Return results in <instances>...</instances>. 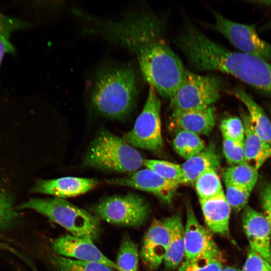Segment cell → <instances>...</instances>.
I'll use <instances>...</instances> for the list:
<instances>
[{
    "label": "cell",
    "mask_w": 271,
    "mask_h": 271,
    "mask_svg": "<svg viewBox=\"0 0 271 271\" xmlns=\"http://www.w3.org/2000/svg\"><path fill=\"white\" fill-rule=\"evenodd\" d=\"M81 14L84 32L101 36L129 50L151 86L162 96L172 97L185 69L166 40L163 24L157 16L143 11L109 20Z\"/></svg>",
    "instance_id": "6da1fadb"
},
{
    "label": "cell",
    "mask_w": 271,
    "mask_h": 271,
    "mask_svg": "<svg viewBox=\"0 0 271 271\" xmlns=\"http://www.w3.org/2000/svg\"><path fill=\"white\" fill-rule=\"evenodd\" d=\"M187 57L197 70L225 73L271 97V64L263 59L230 51L203 33L191 40Z\"/></svg>",
    "instance_id": "7a4b0ae2"
},
{
    "label": "cell",
    "mask_w": 271,
    "mask_h": 271,
    "mask_svg": "<svg viewBox=\"0 0 271 271\" xmlns=\"http://www.w3.org/2000/svg\"><path fill=\"white\" fill-rule=\"evenodd\" d=\"M137 95L136 75L130 66L105 63L96 71L90 97L98 114L122 119L132 109Z\"/></svg>",
    "instance_id": "3957f363"
},
{
    "label": "cell",
    "mask_w": 271,
    "mask_h": 271,
    "mask_svg": "<svg viewBox=\"0 0 271 271\" xmlns=\"http://www.w3.org/2000/svg\"><path fill=\"white\" fill-rule=\"evenodd\" d=\"M144 160L122 138L102 128L90 143L83 164L105 171L131 173L142 167Z\"/></svg>",
    "instance_id": "277c9868"
},
{
    "label": "cell",
    "mask_w": 271,
    "mask_h": 271,
    "mask_svg": "<svg viewBox=\"0 0 271 271\" xmlns=\"http://www.w3.org/2000/svg\"><path fill=\"white\" fill-rule=\"evenodd\" d=\"M21 207L42 214L73 235L92 240L98 236L97 217L63 198H31Z\"/></svg>",
    "instance_id": "5b68a950"
},
{
    "label": "cell",
    "mask_w": 271,
    "mask_h": 271,
    "mask_svg": "<svg viewBox=\"0 0 271 271\" xmlns=\"http://www.w3.org/2000/svg\"><path fill=\"white\" fill-rule=\"evenodd\" d=\"M221 81L215 75L184 71L182 80L170 98L173 110H189L212 106L220 97Z\"/></svg>",
    "instance_id": "8992f818"
},
{
    "label": "cell",
    "mask_w": 271,
    "mask_h": 271,
    "mask_svg": "<svg viewBox=\"0 0 271 271\" xmlns=\"http://www.w3.org/2000/svg\"><path fill=\"white\" fill-rule=\"evenodd\" d=\"M161 102L155 90L150 86L143 109L132 129L122 139L133 147L158 151L163 147L161 121Z\"/></svg>",
    "instance_id": "52a82bcc"
},
{
    "label": "cell",
    "mask_w": 271,
    "mask_h": 271,
    "mask_svg": "<svg viewBox=\"0 0 271 271\" xmlns=\"http://www.w3.org/2000/svg\"><path fill=\"white\" fill-rule=\"evenodd\" d=\"M93 210L97 218L121 226H139L146 221L150 208L147 202L134 194L103 198Z\"/></svg>",
    "instance_id": "ba28073f"
},
{
    "label": "cell",
    "mask_w": 271,
    "mask_h": 271,
    "mask_svg": "<svg viewBox=\"0 0 271 271\" xmlns=\"http://www.w3.org/2000/svg\"><path fill=\"white\" fill-rule=\"evenodd\" d=\"M215 22L212 28L226 37L241 53L271 61V44L257 35L254 25H245L230 21L213 12Z\"/></svg>",
    "instance_id": "9c48e42d"
},
{
    "label": "cell",
    "mask_w": 271,
    "mask_h": 271,
    "mask_svg": "<svg viewBox=\"0 0 271 271\" xmlns=\"http://www.w3.org/2000/svg\"><path fill=\"white\" fill-rule=\"evenodd\" d=\"M171 229V217L156 219L148 228L143 238L140 253L142 261L148 269L155 270L164 261Z\"/></svg>",
    "instance_id": "30bf717a"
},
{
    "label": "cell",
    "mask_w": 271,
    "mask_h": 271,
    "mask_svg": "<svg viewBox=\"0 0 271 271\" xmlns=\"http://www.w3.org/2000/svg\"><path fill=\"white\" fill-rule=\"evenodd\" d=\"M105 181L109 184L129 187L153 194L168 204L171 203L179 186L148 168L138 170L125 177Z\"/></svg>",
    "instance_id": "8fae6325"
},
{
    "label": "cell",
    "mask_w": 271,
    "mask_h": 271,
    "mask_svg": "<svg viewBox=\"0 0 271 271\" xmlns=\"http://www.w3.org/2000/svg\"><path fill=\"white\" fill-rule=\"evenodd\" d=\"M52 248L57 255L80 261L101 263L119 271L116 263L104 255L91 239L66 234L54 239Z\"/></svg>",
    "instance_id": "7c38bea8"
},
{
    "label": "cell",
    "mask_w": 271,
    "mask_h": 271,
    "mask_svg": "<svg viewBox=\"0 0 271 271\" xmlns=\"http://www.w3.org/2000/svg\"><path fill=\"white\" fill-rule=\"evenodd\" d=\"M185 226V257L191 259L201 255L220 252L211 234L198 221L192 206L186 205Z\"/></svg>",
    "instance_id": "4fadbf2b"
},
{
    "label": "cell",
    "mask_w": 271,
    "mask_h": 271,
    "mask_svg": "<svg viewBox=\"0 0 271 271\" xmlns=\"http://www.w3.org/2000/svg\"><path fill=\"white\" fill-rule=\"evenodd\" d=\"M242 225L250 250L271 263V229L263 214L245 207L242 215Z\"/></svg>",
    "instance_id": "5bb4252c"
},
{
    "label": "cell",
    "mask_w": 271,
    "mask_h": 271,
    "mask_svg": "<svg viewBox=\"0 0 271 271\" xmlns=\"http://www.w3.org/2000/svg\"><path fill=\"white\" fill-rule=\"evenodd\" d=\"M99 183V181L95 179L75 177L41 179L35 183L32 191L63 199L85 193L95 188Z\"/></svg>",
    "instance_id": "9a60e30c"
},
{
    "label": "cell",
    "mask_w": 271,
    "mask_h": 271,
    "mask_svg": "<svg viewBox=\"0 0 271 271\" xmlns=\"http://www.w3.org/2000/svg\"><path fill=\"white\" fill-rule=\"evenodd\" d=\"M215 122L212 106L200 109L173 110L171 116L172 128L176 131H188L197 134H209Z\"/></svg>",
    "instance_id": "2e32d148"
},
{
    "label": "cell",
    "mask_w": 271,
    "mask_h": 271,
    "mask_svg": "<svg viewBox=\"0 0 271 271\" xmlns=\"http://www.w3.org/2000/svg\"><path fill=\"white\" fill-rule=\"evenodd\" d=\"M199 201L208 229L214 233L227 235L231 208L224 192L213 197Z\"/></svg>",
    "instance_id": "e0dca14e"
},
{
    "label": "cell",
    "mask_w": 271,
    "mask_h": 271,
    "mask_svg": "<svg viewBox=\"0 0 271 271\" xmlns=\"http://www.w3.org/2000/svg\"><path fill=\"white\" fill-rule=\"evenodd\" d=\"M242 121L245 129V163L258 170L271 156V148L257 134L248 114H242Z\"/></svg>",
    "instance_id": "ac0fdd59"
},
{
    "label": "cell",
    "mask_w": 271,
    "mask_h": 271,
    "mask_svg": "<svg viewBox=\"0 0 271 271\" xmlns=\"http://www.w3.org/2000/svg\"><path fill=\"white\" fill-rule=\"evenodd\" d=\"M219 165L220 159L215 146L210 143L203 151L186 160L181 165L184 184H194L202 174L211 169L217 170Z\"/></svg>",
    "instance_id": "d6986e66"
},
{
    "label": "cell",
    "mask_w": 271,
    "mask_h": 271,
    "mask_svg": "<svg viewBox=\"0 0 271 271\" xmlns=\"http://www.w3.org/2000/svg\"><path fill=\"white\" fill-rule=\"evenodd\" d=\"M234 93L246 107L250 122L257 134L271 148V122L263 109L242 88H236Z\"/></svg>",
    "instance_id": "ffe728a7"
},
{
    "label": "cell",
    "mask_w": 271,
    "mask_h": 271,
    "mask_svg": "<svg viewBox=\"0 0 271 271\" xmlns=\"http://www.w3.org/2000/svg\"><path fill=\"white\" fill-rule=\"evenodd\" d=\"M171 217V238L164 262L166 269L173 270L180 266L185 257V226L182 223V217L179 213Z\"/></svg>",
    "instance_id": "44dd1931"
},
{
    "label": "cell",
    "mask_w": 271,
    "mask_h": 271,
    "mask_svg": "<svg viewBox=\"0 0 271 271\" xmlns=\"http://www.w3.org/2000/svg\"><path fill=\"white\" fill-rule=\"evenodd\" d=\"M29 24L19 18L6 15L0 10V69L6 54H14L16 49L11 41L15 31L26 28Z\"/></svg>",
    "instance_id": "7402d4cb"
},
{
    "label": "cell",
    "mask_w": 271,
    "mask_h": 271,
    "mask_svg": "<svg viewBox=\"0 0 271 271\" xmlns=\"http://www.w3.org/2000/svg\"><path fill=\"white\" fill-rule=\"evenodd\" d=\"M258 170L245 163L231 165L223 173L225 184L252 191L258 179Z\"/></svg>",
    "instance_id": "603a6c76"
},
{
    "label": "cell",
    "mask_w": 271,
    "mask_h": 271,
    "mask_svg": "<svg viewBox=\"0 0 271 271\" xmlns=\"http://www.w3.org/2000/svg\"><path fill=\"white\" fill-rule=\"evenodd\" d=\"M173 146L175 151L186 160L201 152L206 147L204 142L198 134L185 130L176 132L173 140Z\"/></svg>",
    "instance_id": "cb8c5ba5"
},
{
    "label": "cell",
    "mask_w": 271,
    "mask_h": 271,
    "mask_svg": "<svg viewBox=\"0 0 271 271\" xmlns=\"http://www.w3.org/2000/svg\"><path fill=\"white\" fill-rule=\"evenodd\" d=\"M143 165L163 178L178 185L184 184L181 166L164 160H144Z\"/></svg>",
    "instance_id": "d4e9b609"
},
{
    "label": "cell",
    "mask_w": 271,
    "mask_h": 271,
    "mask_svg": "<svg viewBox=\"0 0 271 271\" xmlns=\"http://www.w3.org/2000/svg\"><path fill=\"white\" fill-rule=\"evenodd\" d=\"M221 252L205 254L191 259H185L177 271H220L222 267Z\"/></svg>",
    "instance_id": "484cf974"
},
{
    "label": "cell",
    "mask_w": 271,
    "mask_h": 271,
    "mask_svg": "<svg viewBox=\"0 0 271 271\" xmlns=\"http://www.w3.org/2000/svg\"><path fill=\"white\" fill-rule=\"evenodd\" d=\"M194 185L199 199L210 198L223 192L216 170L212 169L202 174Z\"/></svg>",
    "instance_id": "4316f807"
},
{
    "label": "cell",
    "mask_w": 271,
    "mask_h": 271,
    "mask_svg": "<svg viewBox=\"0 0 271 271\" xmlns=\"http://www.w3.org/2000/svg\"><path fill=\"white\" fill-rule=\"evenodd\" d=\"M139 251L136 244L129 237H125L121 242L116 264L119 271H138Z\"/></svg>",
    "instance_id": "83f0119b"
},
{
    "label": "cell",
    "mask_w": 271,
    "mask_h": 271,
    "mask_svg": "<svg viewBox=\"0 0 271 271\" xmlns=\"http://www.w3.org/2000/svg\"><path fill=\"white\" fill-rule=\"evenodd\" d=\"M51 261L59 271H114L105 264L91 261H80L55 255Z\"/></svg>",
    "instance_id": "f1b7e54d"
},
{
    "label": "cell",
    "mask_w": 271,
    "mask_h": 271,
    "mask_svg": "<svg viewBox=\"0 0 271 271\" xmlns=\"http://www.w3.org/2000/svg\"><path fill=\"white\" fill-rule=\"evenodd\" d=\"M220 129L223 138L244 142V126L242 120L239 118L233 116L224 119L221 122Z\"/></svg>",
    "instance_id": "f546056e"
},
{
    "label": "cell",
    "mask_w": 271,
    "mask_h": 271,
    "mask_svg": "<svg viewBox=\"0 0 271 271\" xmlns=\"http://www.w3.org/2000/svg\"><path fill=\"white\" fill-rule=\"evenodd\" d=\"M223 152L227 161L231 165L245 163L244 142L223 138Z\"/></svg>",
    "instance_id": "4dcf8cb0"
},
{
    "label": "cell",
    "mask_w": 271,
    "mask_h": 271,
    "mask_svg": "<svg viewBox=\"0 0 271 271\" xmlns=\"http://www.w3.org/2000/svg\"><path fill=\"white\" fill-rule=\"evenodd\" d=\"M225 185V195L230 208L236 212L240 211L245 206L251 191L228 184Z\"/></svg>",
    "instance_id": "1f68e13d"
},
{
    "label": "cell",
    "mask_w": 271,
    "mask_h": 271,
    "mask_svg": "<svg viewBox=\"0 0 271 271\" xmlns=\"http://www.w3.org/2000/svg\"><path fill=\"white\" fill-rule=\"evenodd\" d=\"M16 214L10 199L0 192V230L9 225Z\"/></svg>",
    "instance_id": "d6a6232c"
},
{
    "label": "cell",
    "mask_w": 271,
    "mask_h": 271,
    "mask_svg": "<svg viewBox=\"0 0 271 271\" xmlns=\"http://www.w3.org/2000/svg\"><path fill=\"white\" fill-rule=\"evenodd\" d=\"M242 271H271V263L250 249Z\"/></svg>",
    "instance_id": "836d02e7"
},
{
    "label": "cell",
    "mask_w": 271,
    "mask_h": 271,
    "mask_svg": "<svg viewBox=\"0 0 271 271\" xmlns=\"http://www.w3.org/2000/svg\"><path fill=\"white\" fill-rule=\"evenodd\" d=\"M260 196L263 210V215L271 229V183L264 184L260 189Z\"/></svg>",
    "instance_id": "e575fe53"
},
{
    "label": "cell",
    "mask_w": 271,
    "mask_h": 271,
    "mask_svg": "<svg viewBox=\"0 0 271 271\" xmlns=\"http://www.w3.org/2000/svg\"><path fill=\"white\" fill-rule=\"evenodd\" d=\"M250 3H256L257 4L271 6V1H263V0H257V1H249Z\"/></svg>",
    "instance_id": "d590c367"
},
{
    "label": "cell",
    "mask_w": 271,
    "mask_h": 271,
    "mask_svg": "<svg viewBox=\"0 0 271 271\" xmlns=\"http://www.w3.org/2000/svg\"><path fill=\"white\" fill-rule=\"evenodd\" d=\"M220 271H241L237 268L231 266H226L222 267Z\"/></svg>",
    "instance_id": "8d00e7d4"
},
{
    "label": "cell",
    "mask_w": 271,
    "mask_h": 271,
    "mask_svg": "<svg viewBox=\"0 0 271 271\" xmlns=\"http://www.w3.org/2000/svg\"><path fill=\"white\" fill-rule=\"evenodd\" d=\"M269 25H270V27L271 28V24H270Z\"/></svg>",
    "instance_id": "74e56055"
}]
</instances>
